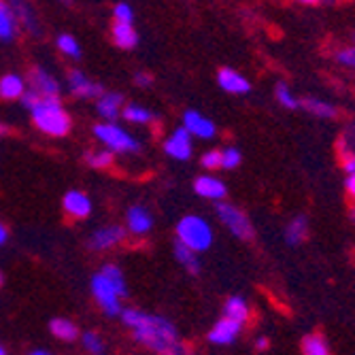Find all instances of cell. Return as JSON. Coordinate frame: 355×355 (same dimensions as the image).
Instances as JSON below:
<instances>
[{"instance_id":"6da1fadb","label":"cell","mask_w":355,"mask_h":355,"mask_svg":"<svg viewBox=\"0 0 355 355\" xmlns=\"http://www.w3.org/2000/svg\"><path fill=\"white\" fill-rule=\"evenodd\" d=\"M121 319L128 328H132L135 340L139 345H145L147 349L155 353H183L185 351L177 338L175 326L164 317L128 309L121 313Z\"/></svg>"},{"instance_id":"7a4b0ae2","label":"cell","mask_w":355,"mask_h":355,"mask_svg":"<svg viewBox=\"0 0 355 355\" xmlns=\"http://www.w3.org/2000/svg\"><path fill=\"white\" fill-rule=\"evenodd\" d=\"M92 294L107 315H111V317L119 315L121 313L119 298L125 294V281H123L121 270L111 264L105 266L92 279Z\"/></svg>"},{"instance_id":"3957f363","label":"cell","mask_w":355,"mask_h":355,"mask_svg":"<svg viewBox=\"0 0 355 355\" xmlns=\"http://www.w3.org/2000/svg\"><path fill=\"white\" fill-rule=\"evenodd\" d=\"M32 119L41 132L49 137H64L71 130V117L64 111L58 96H41L39 103L30 109Z\"/></svg>"},{"instance_id":"277c9868","label":"cell","mask_w":355,"mask_h":355,"mask_svg":"<svg viewBox=\"0 0 355 355\" xmlns=\"http://www.w3.org/2000/svg\"><path fill=\"white\" fill-rule=\"evenodd\" d=\"M177 239L187 245L193 251H207L213 243V230L211 225L198 217V215H187L177 225Z\"/></svg>"},{"instance_id":"5b68a950","label":"cell","mask_w":355,"mask_h":355,"mask_svg":"<svg viewBox=\"0 0 355 355\" xmlns=\"http://www.w3.org/2000/svg\"><path fill=\"white\" fill-rule=\"evenodd\" d=\"M94 135L107 149L117 151V153H132V151H139L141 147L135 137H130L115 123H98L94 128Z\"/></svg>"},{"instance_id":"8992f818","label":"cell","mask_w":355,"mask_h":355,"mask_svg":"<svg viewBox=\"0 0 355 355\" xmlns=\"http://www.w3.org/2000/svg\"><path fill=\"white\" fill-rule=\"evenodd\" d=\"M217 215L223 221L225 228H228L236 239H241V241H253V236H255L253 234V225H251L249 217L241 209H236L232 205H225V202H219L217 205Z\"/></svg>"},{"instance_id":"52a82bcc","label":"cell","mask_w":355,"mask_h":355,"mask_svg":"<svg viewBox=\"0 0 355 355\" xmlns=\"http://www.w3.org/2000/svg\"><path fill=\"white\" fill-rule=\"evenodd\" d=\"M241 330H243V324H241V321H234V319H230V317H223L221 321H217V324L211 328L209 340H211L213 345H219V347H223V345H232V343L239 338Z\"/></svg>"},{"instance_id":"ba28073f","label":"cell","mask_w":355,"mask_h":355,"mask_svg":"<svg viewBox=\"0 0 355 355\" xmlns=\"http://www.w3.org/2000/svg\"><path fill=\"white\" fill-rule=\"evenodd\" d=\"M183 128L191 135V137H198V139H213L215 137V123L207 117H202L198 111H187L183 115Z\"/></svg>"},{"instance_id":"9c48e42d","label":"cell","mask_w":355,"mask_h":355,"mask_svg":"<svg viewBox=\"0 0 355 355\" xmlns=\"http://www.w3.org/2000/svg\"><path fill=\"white\" fill-rule=\"evenodd\" d=\"M164 151L175 159H187L191 155V135L185 128H177L164 143Z\"/></svg>"},{"instance_id":"30bf717a","label":"cell","mask_w":355,"mask_h":355,"mask_svg":"<svg viewBox=\"0 0 355 355\" xmlns=\"http://www.w3.org/2000/svg\"><path fill=\"white\" fill-rule=\"evenodd\" d=\"M123 236H125V230L121 228V225H109V228H105V230L94 232V236L89 239V247L94 251H105V249H111L117 243H121Z\"/></svg>"},{"instance_id":"8fae6325","label":"cell","mask_w":355,"mask_h":355,"mask_svg":"<svg viewBox=\"0 0 355 355\" xmlns=\"http://www.w3.org/2000/svg\"><path fill=\"white\" fill-rule=\"evenodd\" d=\"M64 211L75 219H85L92 213V200L85 196L83 191L73 189L64 196Z\"/></svg>"},{"instance_id":"7c38bea8","label":"cell","mask_w":355,"mask_h":355,"mask_svg":"<svg viewBox=\"0 0 355 355\" xmlns=\"http://www.w3.org/2000/svg\"><path fill=\"white\" fill-rule=\"evenodd\" d=\"M193 191L198 193V196L207 198V200H221L225 198V185L223 181L215 179V177H209V175H202L193 181Z\"/></svg>"},{"instance_id":"4fadbf2b","label":"cell","mask_w":355,"mask_h":355,"mask_svg":"<svg viewBox=\"0 0 355 355\" xmlns=\"http://www.w3.org/2000/svg\"><path fill=\"white\" fill-rule=\"evenodd\" d=\"M69 83H71V92L75 96H81V98H98V96L105 92L98 83L89 81L81 71H73L69 77Z\"/></svg>"},{"instance_id":"5bb4252c","label":"cell","mask_w":355,"mask_h":355,"mask_svg":"<svg viewBox=\"0 0 355 355\" xmlns=\"http://www.w3.org/2000/svg\"><path fill=\"white\" fill-rule=\"evenodd\" d=\"M217 81H219L221 89L228 92V94H239L241 96V94H249V89H251L249 81L241 73H236L232 69H221L219 75H217Z\"/></svg>"},{"instance_id":"9a60e30c","label":"cell","mask_w":355,"mask_h":355,"mask_svg":"<svg viewBox=\"0 0 355 355\" xmlns=\"http://www.w3.org/2000/svg\"><path fill=\"white\" fill-rule=\"evenodd\" d=\"M338 151H340V164L347 175L355 173V128L343 132L338 141Z\"/></svg>"},{"instance_id":"2e32d148","label":"cell","mask_w":355,"mask_h":355,"mask_svg":"<svg viewBox=\"0 0 355 355\" xmlns=\"http://www.w3.org/2000/svg\"><path fill=\"white\" fill-rule=\"evenodd\" d=\"M30 85H32V89H37L41 96H58L60 94L58 81L43 69H35L30 73Z\"/></svg>"},{"instance_id":"e0dca14e","label":"cell","mask_w":355,"mask_h":355,"mask_svg":"<svg viewBox=\"0 0 355 355\" xmlns=\"http://www.w3.org/2000/svg\"><path fill=\"white\" fill-rule=\"evenodd\" d=\"M306 236H309V219L304 215L294 217L285 225V243L289 247H298L300 243H304Z\"/></svg>"},{"instance_id":"ac0fdd59","label":"cell","mask_w":355,"mask_h":355,"mask_svg":"<svg viewBox=\"0 0 355 355\" xmlns=\"http://www.w3.org/2000/svg\"><path fill=\"white\" fill-rule=\"evenodd\" d=\"M151 215L145 207H132L128 211V230L132 234L141 236V234H147L151 230Z\"/></svg>"},{"instance_id":"d6986e66","label":"cell","mask_w":355,"mask_h":355,"mask_svg":"<svg viewBox=\"0 0 355 355\" xmlns=\"http://www.w3.org/2000/svg\"><path fill=\"white\" fill-rule=\"evenodd\" d=\"M121 105H123V96L121 94H101L98 96V113L107 119V121H113L117 119L119 111H121Z\"/></svg>"},{"instance_id":"ffe728a7","label":"cell","mask_w":355,"mask_h":355,"mask_svg":"<svg viewBox=\"0 0 355 355\" xmlns=\"http://www.w3.org/2000/svg\"><path fill=\"white\" fill-rule=\"evenodd\" d=\"M113 39L121 49H132L139 43V35L137 30L132 28V24H125V21H115L113 26Z\"/></svg>"},{"instance_id":"44dd1931","label":"cell","mask_w":355,"mask_h":355,"mask_svg":"<svg viewBox=\"0 0 355 355\" xmlns=\"http://www.w3.org/2000/svg\"><path fill=\"white\" fill-rule=\"evenodd\" d=\"M26 85H24V79L19 75H5L0 79V96H3L5 101H17L21 98Z\"/></svg>"},{"instance_id":"7402d4cb","label":"cell","mask_w":355,"mask_h":355,"mask_svg":"<svg viewBox=\"0 0 355 355\" xmlns=\"http://www.w3.org/2000/svg\"><path fill=\"white\" fill-rule=\"evenodd\" d=\"M11 11L19 17V21H24V26L32 32V35H37L39 32V24H37V17L32 13V9L28 7L26 0H7Z\"/></svg>"},{"instance_id":"603a6c76","label":"cell","mask_w":355,"mask_h":355,"mask_svg":"<svg viewBox=\"0 0 355 355\" xmlns=\"http://www.w3.org/2000/svg\"><path fill=\"white\" fill-rule=\"evenodd\" d=\"M175 255H177V260L185 266L187 272H191V275H198L200 272V260H198L196 251L189 249L187 245H183L181 241L175 245Z\"/></svg>"},{"instance_id":"cb8c5ba5","label":"cell","mask_w":355,"mask_h":355,"mask_svg":"<svg viewBox=\"0 0 355 355\" xmlns=\"http://www.w3.org/2000/svg\"><path fill=\"white\" fill-rule=\"evenodd\" d=\"M223 317H230L234 321H241V324H245V321L249 319V306H247L245 298L232 296V298L225 300V304H223Z\"/></svg>"},{"instance_id":"d4e9b609","label":"cell","mask_w":355,"mask_h":355,"mask_svg":"<svg viewBox=\"0 0 355 355\" xmlns=\"http://www.w3.org/2000/svg\"><path fill=\"white\" fill-rule=\"evenodd\" d=\"M15 37V13L11 11L9 3L0 0V39L11 41Z\"/></svg>"},{"instance_id":"484cf974","label":"cell","mask_w":355,"mask_h":355,"mask_svg":"<svg viewBox=\"0 0 355 355\" xmlns=\"http://www.w3.org/2000/svg\"><path fill=\"white\" fill-rule=\"evenodd\" d=\"M309 113H313L315 117H321V119H334L338 115L336 107L326 103V101H319V98H304L300 103Z\"/></svg>"},{"instance_id":"4316f807","label":"cell","mask_w":355,"mask_h":355,"mask_svg":"<svg viewBox=\"0 0 355 355\" xmlns=\"http://www.w3.org/2000/svg\"><path fill=\"white\" fill-rule=\"evenodd\" d=\"M49 330H51V334L55 338H60L64 343H73L79 336L77 326L73 324V321H69V319H53L51 324H49Z\"/></svg>"},{"instance_id":"83f0119b","label":"cell","mask_w":355,"mask_h":355,"mask_svg":"<svg viewBox=\"0 0 355 355\" xmlns=\"http://www.w3.org/2000/svg\"><path fill=\"white\" fill-rule=\"evenodd\" d=\"M302 353L304 355H328L330 345L321 334H309L302 340Z\"/></svg>"},{"instance_id":"f1b7e54d","label":"cell","mask_w":355,"mask_h":355,"mask_svg":"<svg viewBox=\"0 0 355 355\" xmlns=\"http://www.w3.org/2000/svg\"><path fill=\"white\" fill-rule=\"evenodd\" d=\"M123 117H125L128 121H132V123H149L153 115H151L149 109H145V107H141V105H128V107L123 109Z\"/></svg>"},{"instance_id":"f546056e","label":"cell","mask_w":355,"mask_h":355,"mask_svg":"<svg viewBox=\"0 0 355 355\" xmlns=\"http://www.w3.org/2000/svg\"><path fill=\"white\" fill-rule=\"evenodd\" d=\"M277 101H279V105L285 107V109H298V107H300L298 98H296V96L292 94V89H289L285 83H279V85H277Z\"/></svg>"},{"instance_id":"4dcf8cb0","label":"cell","mask_w":355,"mask_h":355,"mask_svg":"<svg viewBox=\"0 0 355 355\" xmlns=\"http://www.w3.org/2000/svg\"><path fill=\"white\" fill-rule=\"evenodd\" d=\"M58 49H60L62 53L71 55V58H79V55H81V47H79V43H77L71 35H62V37L58 39Z\"/></svg>"},{"instance_id":"1f68e13d","label":"cell","mask_w":355,"mask_h":355,"mask_svg":"<svg viewBox=\"0 0 355 355\" xmlns=\"http://www.w3.org/2000/svg\"><path fill=\"white\" fill-rule=\"evenodd\" d=\"M241 164V151L234 149V147H228L221 151V168L225 171H232Z\"/></svg>"},{"instance_id":"d6a6232c","label":"cell","mask_w":355,"mask_h":355,"mask_svg":"<svg viewBox=\"0 0 355 355\" xmlns=\"http://www.w3.org/2000/svg\"><path fill=\"white\" fill-rule=\"evenodd\" d=\"M83 347L89 353H103L105 351V343H103V338L96 332H85L83 334Z\"/></svg>"},{"instance_id":"836d02e7","label":"cell","mask_w":355,"mask_h":355,"mask_svg":"<svg viewBox=\"0 0 355 355\" xmlns=\"http://www.w3.org/2000/svg\"><path fill=\"white\" fill-rule=\"evenodd\" d=\"M87 162H89V166H94V168H105V166H109V164L113 162V155H111L109 151H98V153H92V155L87 157Z\"/></svg>"},{"instance_id":"e575fe53","label":"cell","mask_w":355,"mask_h":355,"mask_svg":"<svg viewBox=\"0 0 355 355\" xmlns=\"http://www.w3.org/2000/svg\"><path fill=\"white\" fill-rule=\"evenodd\" d=\"M113 15H115V21H125V24H132V19H135L132 7L128 5V3H119V5H115Z\"/></svg>"},{"instance_id":"d590c367","label":"cell","mask_w":355,"mask_h":355,"mask_svg":"<svg viewBox=\"0 0 355 355\" xmlns=\"http://www.w3.org/2000/svg\"><path fill=\"white\" fill-rule=\"evenodd\" d=\"M202 166L207 171H215V168H221V151L213 149V151H207L202 155Z\"/></svg>"},{"instance_id":"8d00e7d4","label":"cell","mask_w":355,"mask_h":355,"mask_svg":"<svg viewBox=\"0 0 355 355\" xmlns=\"http://www.w3.org/2000/svg\"><path fill=\"white\" fill-rule=\"evenodd\" d=\"M336 60L343 64V67L355 69V47H345V49L336 51Z\"/></svg>"},{"instance_id":"74e56055","label":"cell","mask_w":355,"mask_h":355,"mask_svg":"<svg viewBox=\"0 0 355 355\" xmlns=\"http://www.w3.org/2000/svg\"><path fill=\"white\" fill-rule=\"evenodd\" d=\"M135 83H137V85H141V87H149V85L153 83V79H151L149 75H145V73H137Z\"/></svg>"},{"instance_id":"f35d334b","label":"cell","mask_w":355,"mask_h":355,"mask_svg":"<svg viewBox=\"0 0 355 355\" xmlns=\"http://www.w3.org/2000/svg\"><path fill=\"white\" fill-rule=\"evenodd\" d=\"M345 187H347V191H349V196L355 200V173H351V175L347 177V183H345Z\"/></svg>"},{"instance_id":"ab89813d","label":"cell","mask_w":355,"mask_h":355,"mask_svg":"<svg viewBox=\"0 0 355 355\" xmlns=\"http://www.w3.org/2000/svg\"><path fill=\"white\" fill-rule=\"evenodd\" d=\"M255 349H257V351H266V349H268V338H264V336H262V338H257V340H255Z\"/></svg>"},{"instance_id":"60d3db41","label":"cell","mask_w":355,"mask_h":355,"mask_svg":"<svg viewBox=\"0 0 355 355\" xmlns=\"http://www.w3.org/2000/svg\"><path fill=\"white\" fill-rule=\"evenodd\" d=\"M5 241H7V228H5L3 223H0V245H3Z\"/></svg>"},{"instance_id":"b9f144b4","label":"cell","mask_w":355,"mask_h":355,"mask_svg":"<svg viewBox=\"0 0 355 355\" xmlns=\"http://www.w3.org/2000/svg\"><path fill=\"white\" fill-rule=\"evenodd\" d=\"M298 3H302V5H321V3H326V0H298Z\"/></svg>"},{"instance_id":"7bdbcfd3","label":"cell","mask_w":355,"mask_h":355,"mask_svg":"<svg viewBox=\"0 0 355 355\" xmlns=\"http://www.w3.org/2000/svg\"><path fill=\"white\" fill-rule=\"evenodd\" d=\"M32 355H47V351L45 349H35V351H32Z\"/></svg>"},{"instance_id":"ee69618b","label":"cell","mask_w":355,"mask_h":355,"mask_svg":"<svg viewBox=\"0 0 355 355\" xmlns=\"http://www.w3.org/2000/svg\"><path fill=\"white\" fill-rule=\"evenodd\" d=\"M3 135H7V128H5L3 123H0V137H3Z\"/></svg>"},{"instance_id":"f6af8a7d","label":"cell","mask_w":355,"mask_h":355,"mask_svg":"<svg viewBox=\"0 0 355 355\" xmlns=\"http://www.w3.org/2000/svg\"><path fill=\"white\" fill-rule=\"evenodd\" d=\"M351 217H353V221H355V207H353V211H351Z\"/></svg>"},{"instance_id":"bcb514c9","label":"cell","mask_w":355,"mask_h":355,"mask_svg":"<svg viewBox=\"0 0 355 355\" xmlns=\"http://www.w3.org/2000/svg\"><path fill=\"white\" fill-rule=\"evenodd\" d=\"M0 355H5V349L3 347H0Z\"/></svg>"},{"instance_id":"7dc6e473","label":"cell","mask_w":355,"mask_h":355,"mask_svg":"<svg viewBox=\"0 0 355 355\" xmlns=\"http://www.w3.org/2000/svg\"><path fill=\"white\" fill-rule=\"evenodd\" d=\"M62 3H71V0H62Z\"/></svg>"},{"instance_id":"c3c4849f","label":"cell","mask_w":355,"mask_h":355,"mask_svg":"<svg viewBox=\"0 0 355 355\" xmlns=\"http://www.w3.org/2000/svg\"><path fill=\"white\" fill-rule=\"evenodd\" d=\"M0 283H3V277H0Z\"/></svg>"}]
</instances>
